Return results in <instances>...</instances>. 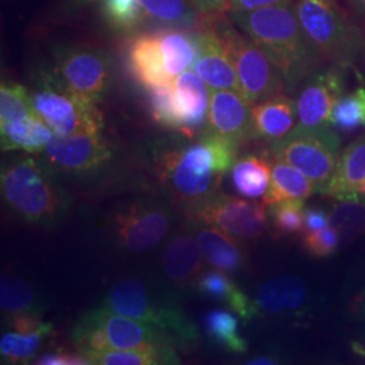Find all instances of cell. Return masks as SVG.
Listing matches in <instances>:
<instances>
[{
	"instance_id": "obj_1",
	"label": "cell",
	"mask_w": 365,
	"mask_h": 365,
	"mask_svg": "<svg viewBox=\"0 0 365 365\" xmlns=\"http://www.w3.org/2000/svg\"><path fill=\"white\" fill-rule=\"evenodd\" d=\"M229 18L268 56L291 90L325 60L304 33L292 6L232 11Z\"/></svg>"
},
{
	"instance_id": "obj_2",
	"label": "cell",
	"mask_w": 365,
	"mask_h": 365,
	"mask_svg": "<svg viewBox=\"0 0 365 365\" xmlns=\"http://www.w3.org/2000/svg\"><path fill=\"white\" fill-rule=\"evenodd\" d=\"M238 146L206 131L196 144L158 153V176L173 199L188 207L218 192L222 178L235 165Z\"/></svg>"
},
{
	"instance_id": "obj_3",
	"label": "cell",
	"mask_w": 365,
	"mask_h": 365,
	"mask_svg": "<svg viewBox=\"0 0 365 365\" xmlns=\"http://www.w3.org/2000/svg\"><path fill=\"white\" fill-rule=\"evenodd\" d=\"M1 195L22 221L42 227L57 226L68 215L72 199L52 176L51 168L33 157L3 165Z\"/></svg>"
},
{
	"instance_id": "obj_4",
	"label": "cell",
	"mask_w": 365,
	"mask_h": 365,
	"mask_svg": "<svg viewBox=\"0 0 365 365\" xmlns=\"http://www.w3.org/2000/svg\"><path fill=\"white\" fill-rule=\"evenodd\" d=\"M101 306L158 327L175 346H188L199 339L195 324L187 318L176 302L156 294L138 279L120 280L110 289Z\"/></svg>"
},
{
	"instance_id": "obj_5",
	"label": "cell",
	"mask_w": 365,
	"mask_h": 365,
	"mask_svg": "<svg viewBox=\"0 0 365 365\" xmlns=\"http://www.w3.org/2000/svg\"><path fill=\"white\" fill-rule=\"evenodd\" d=\"M72 341L86 356L120 349H143L173 345L158 327L126 315L98 307L81 317L73 327Z\"/></svg>"
},
{
	"instance_id": "obj_6",
	"label": "cell",
	"mask_w": 365,
	"mask_h": 365,
	"mask_svg": "<svg viewBox=\"0 0 365 365\" xmlns=\"http://www.w3.org/2000/svg\"><path fill=\"white\" fill-rule=\"evenodd\" d=\"M292 9L318 52L334 66H352L364 51L361 30L336 0H294Z\"/></svg>"
},
{
	"instance_id": "obj_7",
	"label": "cell",
	"mask_w": 365,
	"mask_h": 365,
	"mask_svg": "<svg viewBox=\"0 0 365 365\" xmlns=\"http://www.w3.org/2000/svg\"><path fill=\"white\" fill-rule=\"evenodd\" d=\"M209 19L235 66L241 92L252 105L283 91L286 83L280 71L247 34L233 26L230 18L222 14Z\"/></svg>"
},
{
	"instance_id": "obj_8",
	"label": "cell",
	"mask_w": 365,
	"mask_h": 365,
	"mask_svg": "<svg viewBox=\"0 0 365 365\" xmlns=\"http://www.w3.org/2000/svg\"><path fill=\"white\" fill-rule=\"evenodd\" d=\"M31 101L54 134H102L105 128L98 103L71 90L56 73L42 75Z\"/></svg>"
},
{
	"instance_id": "obj_9",
	"label": "cell",
	"mask_w": 365,
	"mask_h": 365,
	"mask_svg": "<svg viewBox=\"0 0 365 365\" xmlns=\"http://www.w3.org/2000/svg\"><path fill=\"white\" fill-rule=\"evenodd\" d=\"M341 140L334 128L295 129L271 143L276 160L287 163L313 182L315 191L324 194L339 158Z\"/></svg>"
},
{
	"instance_id": "obj_10",
	"label": "cell",
	"mask_w": 365,
	"mask_h": 365,
	"mask_svg": "<svg viewBox=\"0 0 365 365\" xmlns=\"http://www.w3.org/2000/svg\"><path fill=\"white\" fill-rule=\"evenodd\" d=\"M172 212L161 202L137 200L114 210L108 227L118 247L134 253L155 248L170 232Z\"/></svg>"
},
{
	"instance_id": "obj_11",
	"label": "cell",
	"mask_w": 365,
	"mask_h": 365,
	"mask_svg": "<svg viewBox=\"0 0 365 365\" xmlns=\"http://www.w3.org/2000/svg\"><path fill=\"white\" fill-rule=\"evenodd\" d=\"M265 206L215 192L188 206L187 215L196 226H215L238 238H256L268 227Z\"/></svg>"
},
{
	"instance_id": "obj_12",
	"label": "cell",
	"mask_w": 365,
	"mask_h": 365,
	"mask_svg": "<svg viewBox=\"0 0 365 365\" xmlns=\"http://www.w3.org/2000/svg\"><path fill=\"white\" fill-rule=\"evenodd\" d=\"M54 56V73L63 83L83 98L95 103L102 102L113 83V63L107 53L83 46H63Z\"/></svg>"
},
{
	"instance_id": "obj_13",
	"label": "cell",
	"mask_w": 365,
	"mask_h": 365,
	"mask_svg": "<svg viewBox=\"0 0 365 365\" xmlns=\"http://www.w3.org/2000/svg\"><path fill=\"white\" fill-rule=\"evenodd\" d=\"M39 155L51 170L88 173L106 165L114 156V148L102 134H54Z\"/></svg>"
},
{
	"instance_id": "obj_14",
	"label": "cell",
	"mask_w": 365,
	"mask_h": 365,
	"mask_svg": "<svg viewBox=\"0 0 365 365\" xmlns=\"http://www.w3.org/2000/svg\"><path fill=\"white\" fill-rule=\"evenodd\" d=\"M341 68L334 66L315 71L306 78L297 101L298 128H331V113L345 90Z\"/></svg>"
},
{
	"instance_id": "obj_15",
	"label": "cell",
	"mask_w": 365,
	"mask_h": 365,
	"mask_svg": "<svg viewBox=\"0 0 365 365\" xmlns=\"http://www.w3.org/2000/svg\"><path fill=\"white\" fill-rule=\"evenodd\" d=\"M252 106L240 92L211 90L207 133L238 145L252 140Z\"/></svg>"
},
{
	"instance_id": "obj_16",
	"label": "cell",
	"mask_w": 365,
	"mask_h": 365,
	"mask_svg": "<svg viewBox=\"0 0 365 365\" xmlns=\"http://www.w3.org/2000/svg\"><path fill=\"white\" fill-rule=\"evenodd\" d=\"M202 22L203 27H199L196 33L199 52L192 69L211 90H233L242 93L235 66L209 16L203 15Z\"/></svg>"
},
{
	"instance_id": "obj_17",
	"label": "cell",
	"mask_w": 365,
	"mask_h": 365,
	"mask_svg": "<svg viewBox=\"0 0 365 365\" xmlns=\"http://www.w3.org/2000/svg\"><path fill=\"white\" fill-rule=\"evenodd\" d=\"M297 125V102L282 92L252 106V140L274 143L286 137Z\"/></svg>"
},
{
	"instance_id": "obj_18",
	"label": "cell",
	"mask_w": 365,
	"mask_h": 365,
	"mask_svg": "<svg viewBox=\"0 0 365 365\" xmlns=\"http://www.w3.org/2000/svg\"><path fill=\"white\" fill-rule=\"evenodd\" d=\"M129 66L134 78L149 90L167 87L175 80L167 72L164 53L157 31L143 33L131 39L129 43Z\"/></svg>"
},
{
	"instance_id": "obj_19",
	"label": "cell",
	"mask_w": 365,
	"mask_h": 365,
	"mask_svg": "<svg viewBox=\"0 0 365 365\" xmlns=\"http://www.w3.org/2000/svg\"><path fill=\"white\" fill-rule=\"evenodd\" d=\"M203 252L196 235L182 232L175 235L167 245L163 259L165 274L179 286L196 283L203 268Z\"/></svg>"
},
{
	"instance_id": "obj_20",
	"label": "cell",
	"mask_w": 365,
	"mask_h": 365,
	"mask_svg": "<svg viewBox=\"0 0 365 365\" xmlns=\"http://www.w3.org/2000/svg\"><path fill=\"white\" fill-rule=\"evenodd\" d=\"M196 238L200 244L205 260L214 269L226 274L241 271L247 264V253L242 244L220 227L196 226Z\"/></svg>"
},
{
	"instance_id": "obj_21",
	"label": "cell",
	"mask_w": 365,
	"mask_h": 365,
	"mask_svg": "<svg viewBox=\"0 0 365 365\" xmlns=\"http://www.w3.org/2000/svg\"><path fill=\"white\" fill-rule=\"evenodd\" d=\"M310 297L307 284L295 276H279L264 282L257 289V313L280 314L303 307Z\"/></svg>"
},
{
	"instance_id": "obj_22",
	"label": "cell",
	"mask_w": 365,
	"mask_h": 365,
	"mask_svg": "<svg viewBox=\"0 0 365 365\" xmlns=\"http://www.w3.org/2000/svg\"><path fill=\"white\" fill-rule=\"evenodd\" d=\"M173 88L182 113L184 133H194L207 123L211 88L188 69L173 80Z\"/></svg>"
},
{
	"instance_id": "obj_23",
	"label": "cell",
	"mask_w": 365,
	"mask_h": 365,
	"mask_svg": "<svg viewBox=\"0 0 365 365\" xmlns=\"http://www.w3.org/2000/svg\"><path fill=\"white\" fill-rule=\"evenodd\" d=\"M365 180V134L354 140L339 155L337 167L324 195L336 200H357V191Z\"/></svg>"
},
{
	"instance_id": "obj_24",
	"label": "cell",
	"mask_w": 365,
	"mask_h": 365,
	"mask_svg": "<svg viewBox=\"0 0 365 365\" xmlns=\"http://www.w3.org/2000/svg\"><path fill=\"white\" fill-rule=\"evenodd\" d=\"M53 135L52 129L37 113L0 123L1 152L22 150L26 153H41L52 141Z\"/></svg>"
},
{
	"instance_id": "obj_25",
	"label": "cell",
	"mask_w": 365,
	"mask_h": 365,
	"mask_svg": "<svg viewBox=\"0 0 365 365\" xmlns=\"http://www.w3.org/2000/svg\"><path fill=\"white\" fill-rule=\"evenodd\" d=\"M196 287L202 295L226 303L242 319H252L259 315L255 300L237 287L226 272L214 269L202 274L196 282Z\"/></svg>"
},
{
	"instance_id": "obj_26",
	"label": "cell",
	"mask_w": 365,
	"mask_h": 365,
	"mask_svg": "<svg viewBox=\"0 0 365 365\" xmlns=\"http://www.w3.org/2000/svg\"><path fill=\"white\" fill-rule=\"evenodd\" d=\"M317 194L313 182L302 172L287 163L274 158L271 172V184L262 203L269 206L283 200H306Z\"/></svg>"
},
{
	"instance_id": "obj_27",
	"label": "cell",
	"mask_w": 365,
	"mask_h": 365,
	"mask_svg": "<svg viewBox=\"0 0 365 365\" xmlns=\"http://www.w3.org/2000/svg\"><path fill=\"white\" fill-rule=\"evenodd\" d=\"M272 164L264 156L247 155L235 160L232 180L235 191L250 200L262 199L271 184Z\"/></svg>"
},
{
	"instance_id": "obj_28",
	"label": "cell",
	"mask_w": 365,
	"mask_h": 365,
	"mask_svg": "<svg viewBox=\"0 0 365 365\" xmlns=\"http://www.w3.org/2000/svg\"><path fill=\"white\" fill-rule=\"evenodd\" d=\"M157 34L170 78H176L194 66L199 52L197 36H191L179 27L158 30Z\"/></svg>"
},
{
	"instance_id": "obj_29",
	"label": "cell",
	"mask_w": 365,
	"mask_h": 365,
	"mask_svg": "<svg viewBox=\"0 0 365 365\" xmlns=\"http://www.w3.org/2000/svg\"><path fill=\"white\" fill-rule=\"evenodd\" d=\"M91 364L98 365H156L180 364L175 346H153L143 349H120L87 356Z\"/></svg>"
},
{
	"instance_id": "obj_30",
	"label": "cell",
	"mask_w": 365,
	"mask_h": 365,
	"mask_svg": "<svg viewBox=\"0 0 365 365\" xmlns=\"http://www.w3.org/2000/svg\"><path fill=\"white\" fill-rule=\"evenodd\" d=\"M0 306L4 319L19 314H41L43 310L36 291L25 280L13 274H1Z\"/></svg>"
},
{
	"instance_id": "obj_31",
	"label": "cell",
	"mask_w": 365,
	"mask_h": 365,
	"mask_svg": "<svg viewBox=\"0 0 365 365\" xmlns=\"http://www.w3.org/2000/svg\"><path fill=\"white\" fill-rule=\"evenodd\" d=\"M145 18L179 29L199 27V11L188 0H141Z\"/></svg>"
},
{
	"instance_id": "obj_32",
	"label": "cell",
	"mask_w": 365,
	"mask_h": 365,
	"mask_svg": "<svg viewBox=\"0 0 365 365\" xmlns=\"http://www.w3.org/2000/svg\"><path fill=\"white\" fill-rule=\"evenodd\" d=\"M205 330L210 339L229 352L244 353L248 351L247 341L240 336L237 317L227 310L214 309L206 314Z\"/></svg>"
},
{
	"instance_id": "obj_33",
	"label": "cell",
	"mask_w": 365,
	"mask_h": 365,
	"mask_svg": "<svg viewBox=\"0 0 365 365\" xmlns=\"http://www.w3.org/2000/svg\"><path fill=\"white\" fill-rule=\"evenodd\" d=\"M49 331H36L22 334L14 330H6L0 339L1 364H27L36 360L42 341L49 337Z\"/></svg>"
},
{
	"instance_id": "obj_34",
	"label": "cell",
	"mask_w": 365,
	"mask_h": 365,
	"mask_svg": "<svg viewBox=\"0 0 365 365\" xmlns=\"http://www.w3.org/2000/svg\"><path fill=\"white\" fill-rule=\"evenodd\" d=\"M331 128L353 131L365 128V88L359 87L349 95H344L331 113Z\"/></svg>"
},
{
	"instance_id": "obj_35",
	"label": "cell",
	"mask_w": 365,
	"mask_h": 365,
	"mask_svg": "<svg viewBox=\"0 0 365 365\" xmlns=\"http://www.w3.org/2000/svg\"><path fill=\"white\" fill-rule=\"evenodd\" d=\"M150 113L158 125L172 130L184 131L182 113L176 99L173 83L150 90Z\"/></svg>"
},
{
	"instance_id": "obj_36",
	"label": "cell",
	"mask_w": 365,
	"mask_h": 365,
	"mask_svg": "<svg viewBox=\"0 0 365 365\" xmlns=\"http://www.w3.org/2000/svg\"><path fill=\"white\" fill-rule=\"evenodd\" d=\"M329 222L339 232L341 241L349 242L365 230V206L354 200H341L331 211Z\"/></svg>"
},
{
	"instance_id": "obj_37",
	"label": "cell",
	"mask_w": 365,
	"mask_h": 365,
	"mask_svg": "<svg viewBox=\"0 0 365 365\" xmlns=\"http://www.w3.org/2000/svg\"><path fill=\"white\" fill-rule=\"evenodd\" d=\"M31 95L26 88L13 81H1L0 87V123L36 114Z\"/></svg>"
},
{
	"instance_id": "obj_38",
	"label": "cell",
	"mask_w": 365,
	"mask_h": 365,
	"mask_svg": "<svg viewBox=\"0 0 365 365\" xmlns=\"http://www.w3.org/2000/svg\"><path fill=\"white\" fill-rule=\"evenodd\" d=\"M102 14L111 26L122 31L137 29L145 19L141 0H103Z\"/></svg>"
},
{
	"instance_id": "obj_39",
	"label": "cell",
	"mask_w": 365,
	"mask_h": 365,
	"mask_svg": "<svg viewBox=\"0 0 365 365\" xmlns=\"http://www.w3.org/2000/svg\"><path fill=\"white\" fill-rule=\"evenodd\" d=\"M303 200H283L269 205V218L279 235H295L304 229Z\"/></svg>"
},
{
	"instance_id": "obj_40",
	"label": "cell",
	"mask_w": 365,
	"mask_h": 365,
	"mask_svg": "<svg viewBox=\"0 0 365 365\" xmlns=\"http://www.w3.org/2000/svg\"><path fill=\"white\" fill-rule=\"evenodd\" d=\"M341 237L339 232L330 225L321 230L303 233V247L315 257H327L337 252Z\"/></svg>"
},
{
	"instance_id": "obj_41",
	"label": "cell",
	"mask_w": 365,
	"mask_h": 365,
	"mask_svg": "<svg viewBox=\"0 0 365 365\" xmlns=\"http://www.w3.org/2000/svg\"><path fill=\"white\" fill-rule=\"evenodd\" d=\"M34 364L39 365H90L91 361L86 354H75L58 351L54 353H45L36 357Z\"/></svg>"
},
{
	"instance_id": "obj_42",
	"label": "cell",
	"mask_w": 365,
	"mask_h": 365,
	"mask_svg": "<svg viewBox=\"0 0 365 365\" xmlns=\"http://www.w3.org/2000/svg\"><path fill=\"white\" fill-rule=\"evenodd\" d=\"M294 0H232V11L248 13L265 7H277V6H292Z\"/></svg>"
},
{
	"instance_id": "obj_43",
	"label": "cell",
	"mask_w": 365,
	"mask_h": 365,
	"mask_svg": "<svg viewBox=\"0 0 365 365\" xmlns=\"http://www.w3.org/2000/svg\"><path fill=\"white\" fill-rule=\"evenodd\" d=\"M200 15L212 16L229 13L232 9V0H188Z\"/></svg>"
},
{
	"instance_id": "obj_44",
	"label": "cell",
	"mask_w": 365,
	"mask_h": 365,
	"mask_svg": "<svg viewBox=\"0 0 365 365\" xmlns=\"http://www.w3.org/2000/svg\"><path fill=\"white\" fill-rule=\"evenodd\" d=\"M327 225H329V217L325 211L319 209L304 210V229L302 233L321 230Z\"/></svg>"
},
{
	"instance_id": "obj_45",
	"label": "cell",
	"mask_w": 365,
	"mask_h": 365,
	"mask_svg": "<svg viewBox=\"0 0 365 365\" xmlns=\"http://www.w3.org/2000/svg\"><path fill=\"white\" fill-rule=\"evenodd\" d=\"M279 361L276 359L272 357H257V359H253L248 361V364L250 365H274L277 364Z\"/></svg>"
},
{
	"instance_id": "obj_46",
	"label": "cell",
	"mask_w": 365,
	"mask_h": 365,
	"mask_svg": "<svg viewBox=\"0 0 365 365\" xmlns=\"http://www.w3.org/2000/svg\"><path fill=\"white\" fill-rule=\"evenodd\" d=\"M354 309H356L357 313L363 315L365 318V289L357 297L356 303H354Z\"/></svg>"
},
{
	"instance_id": "obj_47",
	"label": "cell",
	"mask_w": 365,
	"mask_h": 365,
	"mask_svg": "<svg viewBox=\"0 0 365 365\" xmlns=\"http://www.w3.org/2000/svg\"><path fill=\"white\" fill-rule=\"evenodd\" d=\"M353 6L357 9V11L365 16V0H351Z\"/></svg>"
},
{
	"instance_id": "obj_48",
	"label": "cell",
	"mask_w": 365,
	"mask_h": 365,
	"mask_svg": "<svg viewBox=\"0 0 365 365\" xmlns=\"http://www.w3.org/2000/svg\"><path fill=\"white\" fill-rule=\"evenodd\" d=\"M357 200L365 206V180L361 182V185H360V188L357 191Z\"/></svg>"
},
{
	"instance_id": "obj_49",
	"label": "cell",
	"mask_w": 365,
	"mask_h": 365,
	"mask_svg": "<svg viewBox=\"0 0 365 365\" xmlns=\"http://www.w3.org/2000/svg\"><path fill=\"white\" fill-rule=\"evenodd\" d=\"M75 4L78 6H87V4H91V3H96V1H101V0H72Z\"/></svg>"
}]
</instances>
